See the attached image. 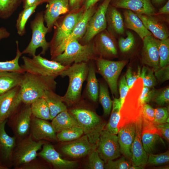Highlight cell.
<instances>
[{
	"label": "cell",
	"mask_w": 169,
	"mask_h": 169,
	"mask_svg": "<svg viewBox=\"0 0 169 169\" xmlns=\"http://www.w3.org/2000/svg\"><path fill=\"white\" fill-rule=\"evenodd\" d=\"M110 116L105 129L111 134L117 135L119 131L118 125L120 118V111L121 107L119 99L114 98Z\"/></svg>",
	"instance_id": "34"
},
{
	"label": "cell",
	"mask_w": 169,
	"mask_h": 169,
	"mask_svg": "<svg viewBox=\"0 0 169 169\" xmlns=\"http://www.w3.org/2000/svg\"><path fill=\"white\" fill-rule=\"evenodd\" d=\"M158 52L159 59V68L169 64V39L160 40Z\"/></svg>",
	"instance_id": "42"
},
{
	"label": "cell",
	"mask_w": 169,
	"mask_h": 169,
	"mask_svg": "<svg viewBox=\"0 0 169 169\" xmlns=\"http://www.w3.org/2000/svg\"><path fill=\"white\" fill-rule=\"evenodd\" d=\"M144 166L132 164L131 165L129 169H144Z\"/></svg>",
	"instance_id": "61"
},
{
	"label": "cell",
	"mask_w": 169,
	"mask_h": 169,
	"mask_svg": "<svg viewBox=\"0 0 169 169\" xmlns=\"http://www.w3.org/2000/svg\"><path fill=\"white\" fill-rule=\"evenodd\" d=\"M84 6L78 9L71 11L60 17L54 23V33L49 42L50 55L63 41L70 34L84 10Z\"/></svg>",
	"instance_id": "6"
},
{
	"label": "cell",
	"mask_w": 169,
	"mask_h": 169,
	"mask_svg": "<svg viewBox=\"0 0 169 169\" xmlns=\"http://www.w3.org/2000/svg\"><path fill=\"white\" fill-rule=\"evenodd\" d=\"M96 150L100 158L106 163L120 156L118 136L111 134L105 128L101 132Z\"/></svg>",
	"instance_id": "14"
},
{
	"label": "cell",
	"mask_w": 169,
	"mask_h": 169,
	"mask_svg": "<svg viewBox=\"0 0 169 169\" xmlns=\"http://www.w3.org/2000/svg\"><path fill=\"white\" fill-rule=\"evenodd\" d=\"M46 142L44 140H34L30 134L23 138L17 140L12 155V167L16 169L19 166L36 159L38 151L41 149Z\"/></svg>",
	"instance_id": "8"
},
{
	"label": "cell",
	"mask_w": 169,
	"mask_h": 169,
	"mask_svg": "<svg viewBox=\"0 0 169 169\" xmlns=\"http://www.w3.org/2000/svg\"><path fill=\"white\" fill-rule=\"evenodd\" d=\"M72 142L63 146L60 150L64 154L74 158H79L88 155L97 145L91 143L84 135Z\"/></svg>",
	"instance_id": "24"
},
{
	"label": "cell",
	"mask_w": 169,
	"mask_h": 169,
	"mask_svg": "<svg viewBox=\"0 0 169 169\" xmlns=\"http://www.w3.org/2000/svg\"><path fill=\"white\" fill-rule=\"evenodd\" d=\"M110 4L116 8L129 10L136 14L150 15L156 14L150 0H111Z\"/></svg>",
	"instance_id": "23"
},
{
	"label": "cell",
	"mask_w": 169,
	"mask_h": 169,
	"mask_svg": "<svg viewBox=\"0 0 169 169\" xmlns=\"http://www.w3.org/2000/svg\"><path fill=\"white\" fill-rule=\"evenodd\" d=\"M92 43L94 53L98 58L109 59L117 56L115 37L106 29L97 34L92 39Z\"/></svg>",
	"instance_id": "12"
},
{
	"label": "cell",
	"mask_w": 169,
	"mask_h": 169,
	"mask_svg": "<svg viewBox=\"0 0 169 169\" xmlns=\"http://www.w3.org/2000/svg\"><path fill=\"white\" fill-rule=\"evenodd\" d=\"M142 79L143 86L153 87L156 84V79L154 71L148 67L144 66L141 72L140 77Z\"/></svg>",
	"instance_id": "43"
},
{
	"label": "cell",
	"mask_w": 169,
	"mask_h": 169,
	"mask_svg": "<svg viewBox=\"0 0 169 169\" xmlns=\"http://www.w3.org/2000/svg\"><path fill=\"white\" fill-rule=\"evenodd\" d=\"M100 0H85L83 4L85 10L95 5V4Z\"/></svg>",
	"instance_id": "58"
},
{
	"label": "cell",
	"mask_w": 169,
	"mask_h": 169,
	"mask_svg": "<svg viewBox=\"0 0 169 169\" xmlns=\"http://www.w3.org/2000/svg\"><path fill=\"white\" fill-rule=\"evenodd\" d=\"M156 90L153 87L150 88L143 86L140 98L144 105L152 100Z\"/></svg>",
	"instance_id": "50"
},
{
	"label": "cell",
	"mask_w": 169,
	"mask_h": 169,
	"mask_svg": "<svg viewBox=\"0 0 169 169\" xmlns=\"http://www.w3.org/2000/svg\"><path fill=\"white\" fill-rule=\"evenodd\" d=\"M23 74L14 71L0 72V95L19 86Z\"/></svg>",
	"instance_id": "29"
},
{
	"label": "cell",
	"mask_w": 169,
	"mask_h": 169,
	"mask_svg": "<svg viewBox=\"0 0 169 169\" xmlns=\"http://www.w3.org/2000/svg\"><path fill=\"white\" fill-rule=\"evenodd\" d=\"M52 121L51 124L56 133L73 127L79 126L76 118L67 110L59 113Z\"/></svg>",
	"instance_id": "31"
},
{
	"label": "cell",
	"mask_w": 169,
	"mask_h": 169,
	"mask_svg": "<svg viewBox=\"0 0 169 169\" xmlns=\"http://www.w3.org/2000/svg\"><path fill=\"white\" fill-rule=\"evenodd\" d=\"M23 64L21 67L24 71L35 75L56 78L69 66H64L53 60L42 57L40 54L35 55L32 58L23 56Z\"/></svg>",
	"instance_id": "5"
},
{
	"label": "cell",
	"mask_w": 169,
	"mask_h": 169,
	"mask_svg": "<svg viewBox=\"0 0 169 169\" xmlns=\"http://www.w3.org/2000/svg\"><path fill=\"white\" fill-rule=\"evenodd\" d=\"M156 124L169 123V110L166 107H160L154 109Z\"/></svg>",
	"instance_id": "49"
},
{
	"label": "cell",
	"mask_w": 169,
	"mask_h": 169,
	"mask_svg": "<svg viewBox=\"0 0 169 169\" xmlns=\"http://www.w3.org/2000/svg\"><path fill=\"white\" fill-rule=\"evenodd\" d=\"M55 79L24 73L20 85L22 102L31 104L37 99L43 97L46 90L54 91L57 84Z\"/></svg>",
	"instance_id": "1"
},
{
	"label": "cell",
	"mask_w": 169,
	"mask_h": 169,
	"mask_svg": "<svg viewBox=\"0 0 169 169\" xmlns=\"http://www.w3.org/2000/svg\"><path fill=\"white\" fill-rule=\"evenodd\" d=\"M105 165L104 168L107 169H129L131 163L122 156L118 160L108 161Z\"/></svg>",
	"instance_id": "47"
},
{
	"label": "cell",
	"mask_w": 169,
	"mask_h": 169,
	"mask_svg": "<svg viewBox=\"0 0 169 169\" xmlns=\"http://www.w3.org/2000/svg\"><path fill=\"white\" fill-rule=\"evenodd\" d=\"M37 156L55 169H72L78 165L76 161L63 159L52 145L46 142L43 145L41 151L38 152Z\"/></svg>",
	"instance_id": "17"
},
{
	"label": "cell",
	"mask_w": 169,
	"mask_h": 169,
	"mask_svg": "<svg viewBox=\"0 0 169 169\" xmlns=\"http://www.w3.org/2000/svg\"><path fill=\"white\" fill-rule=\"evenodd\" d=\"M160 40L153 35L147 36L142 40V62L152 68L154 72L159 68L158 47Z\"/></svg>",
	"instance_id": "20"
},
{
	"label": "cell",
	"mask_w": 169,
	"mask_h": 169,
	"mask_svg": "<svg viewBox=\"0 0 169 169\" xmlns=\"http://www.w3.org/2000/svg\"><path fill=\"white\" fill-rule=\"evenodd\" d=\"M46 168L41 160L37 157L27 163L19 166L16 169H44Z\"/></svg>",
	"instance_id": "51"
},
{
	"label": "cell",
	"mask_w": 169,
	"mask_h": 169,
	"mask_svg": "<svg viewBox=\"0 0 169 169\" xmlns=\"http://www.w3.org/2000/svg\"><path fill=\"white\" fill-rule=\"evenodd\" d=\"M96 9L95 5L85 10L69 35L63 41L51 55V60L62 53L66 46L70 42L74 40L79 41L82 38L86 32L89 20Z\"/></svg>",
	"instance_id": "15"
},
{
	"label": "cell",
	"mask_w": 169,
	"mask_h": 169,
	"mask_svg": "<svg viewBox=\"0 0 169 169\" xmlns=\"http://www.w3.org/2000/svg\"><path fill=\"white\" fill-rule=\"evenodd\" d=\"M136 130V121L131 122L120 127L118 133L120 152L124 157L130 160L132 157V146Z\"/></svg>",
	"instance_id": "22"
},
{
	"label": "cell",
	"mask_w": 169,
	"mask_h": 169,
	"mask_svg": "<svg viewBox=\"0 0 169 169\" xmlns=\"http://www.w3.org/2000/svg\"><path fill=\"white\" fill-rule=\"evenodd\" d=\"M8 119L0 122V164L9 169L12 167L13 152L17 142L14 136H10L5 130Z\"/></svg>",
	"instance_id": "18"
},
{
	"label": "cell",
	"mask_w": 169,
	"mask_h": 169,
	"mask_svg": "<svg viewBox=\"0 0 169 169\" xmlns=\"http://www.w3.org/2000/svg\"><path fill=\"white\" fill-rule=\"evenodd\" d=\"M141 70L139 69L137 73L134 72L131 68L129 67L127 69L125 74V78L129 89L133 85L136 81L140 77Z\"/></svg>",
	"instance_id": "53"
},
{
	"label": "cell",
	"mask_w": 169,
	"mask_h": 169,
	"mask_svg": "<svg viewBox=\"0 0 169 169\" xmlns=\"http://www.w3.org/2000/svg\"><path fill=\"white\" fill-rule=\"evenodd\" d=\"M83 131L79 126L73 127L63 130L57 133V141L64 142L76 140L82 136Z\"/></svg>",
	"instance_id": "40"
},
{
	"label": "cell",
	"mask_w": 169,
	"mask_h": 169,
	"mask_svg": "<svg viewBox=\"0 0 169 169\" xmlns=\"http://www.w3.org/2000/svg\"><path fill=\"white\" fill-rule=\"evenodd\" d=\"M32 117L30 104L22 103L8 119V125L11 129L17 140L29 134Z\"/></svg>",
	"instance_id": "11"
},
{
	"label": "cell",
	"mask_w": 169,
	"mask_h": 169,
	"mask_svg": "<svg viewBox=\"0 0 169 169\" xmlns=\"http://www.w3.org/2000/svg\"><path fill=\"white\" fill-rule=\"evenodd\" d=\"M157 129L160 132L162 137L164 138L168 142L169 141V123L156 124Z\"/></svg>",
	"instance_id": "55"
},
{
	"label": "cell",
	"mask_w": 169,
	"mask_h": 169,
	"mask_svg": "<svg viewBox=\"0 0 169 169\" xmlns=\"http://www.w3.org/2000/svg\"><path fill=\"white\" fill-rule=\"evenodd\" d=\"M88 64V72L86 79V93L90 100L96 102L98 99L99 86L96 76L95 68L92 63Z\"/></svg>",
	"instance_id": "32"
},
{
	"label": "cell",
	"mask_w": 169,
	"mask_h": 169,
	"mask_svg": "<svg viewBox=\"0 0 169 169\" xmlns=\"http://www.w3.org/2000/svg\"><path fill=\"white\" fill-rule=\"evenodd\" d=\"M10 35V33L4 27H0V40L8 38Z\"/></svg>",
	"instance_id": "60"
},
{
	"label": "cell",
	"mask_w": 169,
	"mask_h": 169,
	"mask_svg": "<svg viewBox=\"0 0 169 169\" xmlns=\"http://www.w3.org/2000/svg\"><path fill=\"white\" fill-rule=\"evenodd\" d=\"M22 103L20 85L0 95V122L7 120Z\"/></svg>",
	"instance_id": "16"
},
{
	"label": "cell",
	"mask_w": 169,
	"mask_h": 169,
	"mask_svg": "<svg viewBox=\"0 0 169 169\" xmlns=\"http://www.w3.org/2000/svg\"><path fill=\"white\" fill-rule=\"evenodd\" d=\"M16 55L14 59L12 60L0 61V72L14 71L24 73L25 72L19 64V60L22 54L19 48L18 41H16Z\"/></svg>",
	"instance_id": "37"
},
{
	"label": "cell",
	"mask_w": 169,
	"mask_h": 169,
	"mask_svg": "<svg viewBox=\"0 0 169 169\" xmlns=\"http://www.w3.org/2000/svg\"><path fill=\"white\" fill-rule=\"evenodd\" d=\"M143 86L142 79L139 77L129 89L120 108L118 129L129 122H136L141 116L144 105L140 96Z\"/></svg>",
	"instance_id": "3"
},
{
	"label": "cell",
	"mask_w": 169,
	"mask_h": 169,
	"mask_svg": "<svg viewBox=\"0 0 169 169\" xmlns=\"http://www.w3.org/2000/svg\"><path fill=\"white\" fill-rule=\"evenodd\" d=\"M43 98L45 100L49 107L51 120L60 112L67 110L61 96L56 94L54 90H46Z\"/></svg>",
	"instance_id": "30"
},
{
	"label": "cell",
	"mask_w": 169,
	"mask_h": 169,
	"mask_svg": "<svg viewBox=\"0 0 169 169\" xmlns=\"http://www.w3.org/2000/svg\"><path fill=\"white\" fill-rule=\"evenodd\" d=\"M39 5L36 4L32 7L23 9L18 14L16 20V27L17 32L21 36L24 35L26 33L25 26L27 22L31 15L35 12Z\"/></svg>",
	"instance_id": "36"
},
{
	"label": "cell",
	"mask_w": 169,
	"mask_h": 169,
	"mask_svg": "<svg viewBox=\"0 0 169 169\" xmlns=\"http://www.w3.org/2000/svg\"><path fill=\"white\" fill-rule=\"evenodd\" d=\"M46 3L44 18L48 32H50L60 15L69 12V0H47Z\"/></svg>",
	"instance_id": "19"
},
{
	"label": "cell",
	"mask_w": 169,
	"mask_h": 169,
	"mask_svg": "<svg viewBox=\"0 0 169 169\" xmlns=\"http://www.w3.org/2000/svg\"><path fill=\"white\" fill-rule=\"evenodd\" d=\"M146 28L155 38L162 40L168 38L169 33L167 27L155 15L136 14Z\"/></svg>",
	"instance_id": "26"
},
{
	"label": "cell",
	"mask_w": 169,
	"mask_h": 169,
	"mask_svg": "<svg viewBox=\"0 0 169 169\" xmlns=\"http://www.w3.org/2000/svg\"><path fill=\"white\" fill-rule=\"evenodd\" d=\"M158 13L159 14H169V1H167L164 5L158 11Z\"/></svg>",
	"instance_id": "59"
},
{
	"label": "cell",
	"mask_w": 169,
	"mask_h": 169,
	"mask_svg": "<svg viewBox=\"0 0 169 169\" xmlns=\"http://www.w3.org/2000/svg\"><path fill=\"white\" fill-rule=\"evenodd\" d=\"M142 116L143 124H155L154 109L148 104H145L143 107Z\"/></svg>",
	"instance_id": "48"
},
{
	"label": "cell",
	"mask_w": 169,
	"mask_h": 169,
	"mask_svg": "<svg viewBox=\"0 0 169 169\" xmlns=\"http://www.w3.org/2000/svg\"><path fill=\"white\" fill-rule=\"evenodd\" d=\"M118 87L119 92L120 95L119 99L121 107L129 89L126 83L125 76H123L121 78L119 82Z\"/></svg>",
	"instance_id": "52"
},
{
	"label": "cell",
	"mask_w": 169,
	"mask_h": 169,
	"mask_svg": "<svg viewBox=\"0 0 169 169\" xmlns=\"http://www.w3.org/2000/svg\"><path fill=\"white\" fill-rule=\"evenodd\" d=\"M22 0H0V18H9L22 3Z\"/></svg>",
	"instance_id": "38"
},
{
	"label": "cell",
	"mask_w": 169,
	"mask_h": 169,
	"mask_svg": "<svg viewBox=\"0 0 169 169\" xmlns=\"http://www.w3.org/2000/svg\"><path fill=\"white\" fill-rule=\"evenodd\" d=\"M95 60L98 71L107 83L112 95L117 98L118 95V79L128 60L114 61L98 58Z\"/></svg>",
	"instance_id": "10"
},
{
	"label": "cell",
	"mask_w": 169,
	"mask_h": 169,
	"mask_svg": "<svg viewBox=\"0 0 169 169\" xmlns=\"http://www.w3.org/2000/svg\"><path fill=\"white\" fill-rule=\"evenodd\" d=\"M169 152L159 154H150L148 155L147 164L152 166H158L168 163Z\"/></svg>",
	"instance_id": "45"
},
{
	"label": "cell",
	"mask_w": 169,
	"mask_h": 169,
	"mask_svg": "<svg viewBox=\"0 0 169 169\" xmlns=\"http://www.w3.org/2000/svg\"><path fill=\"white\" fill-rule=\"evenodd\" d=\"M125 27L135 32L143 40L147 36L153 35L146 28L136 13L128 9L123 12Z\"/></svg>",
	"instance_id": "28"
},
{
	"label": "cell",
	"mask_w": 169,
	"mask_h": 169,
	"mask_svg": "<svg viewBox=\"0 0 169 169\" xmlns=\"http://www.w3.org/2000/svg\"><path fill=\"white\" fill-rule=\"evenodd\" d=\"M47 0H22L23 9L27 8L36 4L40 5L46 3Z\"/></svg>",
	"instance_id": "57"
},
{
	"label": "cell",
	"mask_w": 169,
	"mask_h": 169,
	"mask_svg": "<svg viewBox=\"0 0 169 169\" xmlns=\"http://www.w3.org/2000/svg\"><path fill=\"white\" fill-rule=\"evenodd\" d=\"M44 22L43 11L38 12L34 19L30 21L32 37L28 45L22 52V54H28L33 57L35 55L36 49L40 47L42 50L40 54L45 55L49 48V42L47 41L45 38L48 30L44 25Z\"/></svg>",
	"instance_id": "9"
},
{
	"label": "cell",
	"mask_w": 169,
	"mask_h": 169,
	"mask_svg": "<svg viewBox=\"0 0 169 169\" xmlns=\"http://www.w3.org/2000/svg\"><path fill=\"white\" fill-rule=\"evenodd\" d=\"M97 58L93 51L92 41L82 44L78 40H74L69 43L64 52L52 60L68 66L74 63L88 62Z\"/></svg>",
	"instance_id": "7"
},
{
	"label": "cell",
	"mask_w": 169,
	"mask_h": 169,
	"mask_svg": "<svg viewBox=\"0 0 169 169\" xmlns=\"http://www.w3.org/2000/svg\"><path fill=\"white\" fill-rule=\"evenodd\" d=\"M142 116L136 121L135 136L132 146V164L145 166L147 163L148 155L144 150L141 141Z\"/></svg>",
	"instance_id": "25"
},
{
	"label": "cell",
	"mask_w": 169,
	"mask_h": 169,
	"mask_svg": "<svg viewBox=\"0 0 169 169\" xmlns=\"http://www.w3.org/2000/svg\"><path fill=\"white\" fill-rule=\"evenodd\" d=\"M162 137L156 133L143 131L141 133V141L143 148L148 155L155 154L158 146L165 143Z\"/></svg>",
	"instance_id": "33"
},
{
	"label": "cell",
	"mask_w": 169,
	"mask_h": 169,
	"mask_svg": "<svg viewBox=\"0 0 169 169\" xmlns=\"http://www.w3.org/2000/svg\"><path fill=\"white\" fill-rule=\"evenodd\" d=\"M0 169H8V168L0 164Z\"/></svg>",
	"instance_id": "64"
},
{
	"label": "cell",
	"mask_w": 169,
	"mask_h": 169,
	"mask_svg": "<svg viewBox=\"0 0 169 169\" xmlns=\"http://www.w3.org/2000/svg\"><path fill=\"white\" fill-rule=\"evenodd\" d=\"M88 167L90 169H103L104 161L100 158L96 148L92 150L88 154Z\"/></svg>",
	"instance_id": "44"
},
{
	"label": "cell",
	"mask_w": 169,
	"mask_h": 169,
	"mask_svg": "<svg viewBox=\"0 0 169 169\" xmlns=\"http://www.w3.org/2000/svg\"><path fill=\"white\" fill-rule=\"evenodd\" d=\"M152 100L160 105L168 104L169 102V87L159 90H156Z\"/></svg>",
	"instance_id": "46"
},
{
	"label": "cell",
	"mask_w": 169,
	"mask_h": 169,
	"mask_svg": "<svg viewBox=\"0 0 169 169\" xmlns=\"http://www.w3.org/2000/svg\"><path fill=\"white\" fill-rule=\"evenodd\" d=\"M155 3L157 4H161L164 0H151Z\"/></svg>",
	"instance_id": "62"
},
{
	"label": "cell",
	"mask_w": 169,
	"mask_h": 169,
	"mask_svg": "<svg viewBox=\"0 0 169 169\" xmlns=\"http://www.w3.org/2000/svg\"><path fill=\"white\" fill-rule=\"evenodd\" d=\"M126 37H120L118 41V45L120 51L124 53L130 52L134 47L136 39L132 32L127 31Z\"/></svg>",
	"instance_id": "41"
},
{
	"label": "cell",
	"mask_w": 169,
	"mask_h": 169,
	"mask_svg": "<svg viewBox=\"0 0 169 169\" xmlns=\"http://www.w3.org/2000/svg\"><path fill=\"white\" fill-rule=\"evenodd\" d=\"M98 98L103 108L104 115L108 116L111 110L113 101L110 98L106 85L102 83L99 84Z\"/></svg>",
	"instance_id": "39"
},
{
	"label": "cell",
	"mask_w": 169,
	"mask_h": 169,
	"mask_svg": "<svg viewBox=\"0 0 169 169\" xmlns=\"http://www.w3.org/2000/svg\"><path fill=\"white\" fill-rule=\"evenodd\" d=\"M32 115L38 118L50 120V113L49 107L43 97L37 99L30 104Z\"/></svg>",
	"instance_id": "35"
},
{
	"label": "cell",
	"mask_w": 169,
	"mask_h": 169,
	"mask_svg": "<svg viewBox=\"0 0 169 169\" xmlns=\"http://www.w3.org/2000/svg\"><path fill=\"white\" fill-rule=\"evenodd\" d=\"M111 0H104L97 8L88 23L85 34L80 40L82 44L91 42L98 33L106 28V13Z\"/></svg>",
	"instance_id": "13"
},
{
	"label": "cell",
	"mask_w": 169,
	"mask_h": 169,
	"mask_svg": "<svg viewBox=\"0 0 169 169\" xmlns=\"http://www.w3.org/2000/svg\"><path fill=\"white\" fill-rule=\"evenodd\" d=\"M69 112L76 118L79 126L90 142L97 145L101 132L105 128L106 122L89 109L75 108L70 110Z\"/></svg>",
	"instance_id": "4"
},
{
	"label": "cell",
	"mask_w": 169,
	"mask_h": 169,
	"mask_svg": "<svg viewBox=\"0 0 169 169\" xmlns=\"http://www.w3.org/2000/svg\"><path fill=\"white\" fill-rule=\"evenodd\" d=\"M85 0H69V12L77 10L83 5Z\"/></svg>",
	"instance_id": "56"
},
{
	"label": "cell",
	"mask_w": 169,
	"mask_h": 169,
	"mask_svg": "<svg viewBox=\"0 0 169 169\" xmlns=\"http://www.w3.org/2000/svg\"><path fill=\"white\" fill-rule=\"evenodd\" d=\"M117 8L110 4L106 13V29L115 38L124 34L125 27L122 15Z\"/></svg>",
	"instance_id": "27"
},
{
	"label": "cell",
	"mask_w": 169,
	"mask_h": 169,
	"mask_svg": "<svg viewBox=\"0 0 169 169\" xmlns=\"http://www.w3.org/2000/svg\"><path fill=\"white\" fill-rule=\"evenodd\" d=\"M89 70L88 62L74 63L61 74L62 77L67 76L69 84L65 95L61 96L64 102L72 105L79 101L81 96L82 86L86 79Z\"/></svg>",
	"instance_id": "2"
},
{
	"label": "cell",
	"mask_w": 169,
	"mask_h": 169,
	"mask_svg": "<svg viewBox=\"0 0 169 169\" xmlns=\"http://www.w3.org/2000/svg\"><path fill=\"white\" fill-rule=\"evenodd\" d=\"M158 169H169L168 166H165L157 167Z\"/></svg>",
	"instance_id": "63"
},
{
	"label": "cell",
	"mask_w": 169,
	"mask_h": 169,
	"mask_svg": "<svg viewBox=\"0 0 169 169\" xmlns=\"http://www.w3.org/2000/svg\"><path fill=\"white\" fill-rule=\"evenodd\" d=\"M154 72L155 77L159 82H163L169 80V64L159 68Z\"/></svg>",
	"instance_id": "54"
},
{
	"label": "cell",
	"mask_w": 169,
	"mask_h": 169,
	"mask_svg": "<svg viewBox=\"0 0 169 169\" xmlns=\"http://www.w3.org/2000/svg\"><path fill=\"white\" fill-rule=\"evenodd\" d=\"M56 133L51 123L32 115L29 134L34 140L57 141Z\"/></svg>",
	"instance_id": "21"
}]
</instances>
